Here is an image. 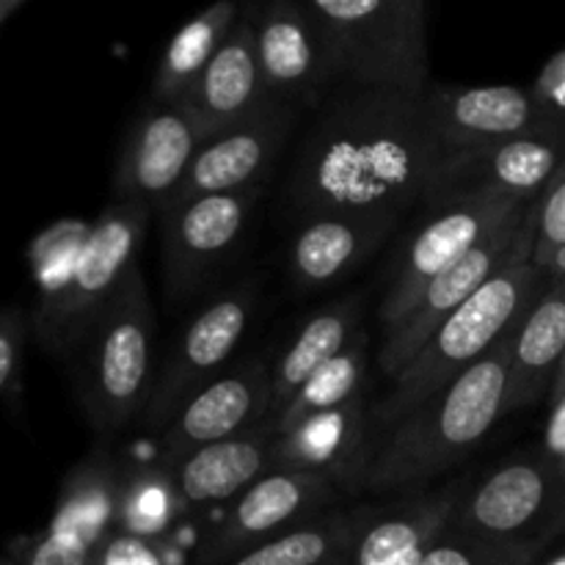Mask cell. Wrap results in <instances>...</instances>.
I'll return each instance as SVG.
<instances>
[{
  "label": "cell",
  "mask_w": 565,
  "mask_h": 565,
  "mask_svg": "<svg viewBox=\"0 0 565 565\" xmlns=\"http://www.w3.org/2000/svg\"><path fill=\"white\" fill-rule=\"evenodd\" d=\"M423 97L353 88L315 119L292 166L290 199L315 215H397L423 202L441 160Z\"/></svg>",
  "instance_id": "obj_1"
},
{
  "label": "cell",
  "mask_w": 565,
  "mask_h": 565,
  "mask_svg": "<svg viewBox=\"0 0 565 565\" xmlns=\"http://www.w3.org/2000/svg\"><path fill=\"white\" fill-rule=\"evenodd\" d=\"M516 329L508 331L483 362L390 428L370 458L364 489L373 494H395L430 483L461 463V458L489 436L502 414H508Z\"/></svg>",
  "instance_id": "obj_2"
},
{
  "label": "cell",
  "mask_w": 565,
  "mask_h": 565,
  "mask_svg": "<svg viewBox=\"0 0 565 565\" xmlns=\"http://www.w3.org/2000/svg\"><path fill=\"white\" fill-rule=\"evenodd\" d=\"M533 235L535 224L511 263L458 312H452L430 337L428 345L392 379V392L373 412L379 428H395L401 419L483 362L500 345L502 337L516 329L546 281V276L533 265Z\"/></svg>",
  "instance_id": "obj_3"
},
{
  "label": "cell",
  "mask_w": 565,
  "mask_h": 565,
  "mask_svg": "<svg viewBox=\"0 0 565 565\" xmlns=\"http://www.w3.org/2000/svg\"><path fill=\"white\" fill-rule=\"evenodd\" d=\"M152 353L154 312L136 268L72 356L77 397L97 434H116L147 408Z\"/></svg>",
  "instance_id": "obj_4"
},
{
  "label": "cell",
  "mask_w": 565,
  "mask_h": 565,
  "mask_svg": "<svg viewBox=\"0 0 565 565\" xmlns=\"http://www.w3.org/2000/svg\"><path fill=\"white\" fill-rule=\"evenodd\" d=\"M340 81L423 97L428 92V6L423 0H312Z\"/></svg>",
  "instance_id": "obj_5"
},
{
  "label": "cell",
  "mask_w": 565,
  "mask_h": 565,
  "mask_svg": "<svg viewBox=\"0 0 565 565\" xmlns=\"http://www.w3.org/2000/svg\"><path fill=\"white\" fill-rule=\"evenodd\" d=\"M152 207L136 202H110L92 221L70 281L58 301L44 312L31 315L39 345L53 356L72 359L88 331L121 290L127 276L138 268L143 235Z\"/></svg>",
  "instance_id": "obj_6"
},
{
  "label": "cell",
  "mask_w": 565,
  "mask_h": 565,
  "mask_svg": "<svg viewBox=\"0 0 565 565\" xmlns=\"http://www.w3.org/2000/svg\"><path fill=\"white\" fill-rule=\"evenodd\" d=\"M450 519L483 539L546 544L565 527V467L555 456L502 463L463 500L456 489Z\"/></svg>",
  "instance_id": "obj_7"
},
{
  "label": "cell",
  "mask_w": 565,
  "mask_h": 565,
  "mask_svg": "<svg viewBox=\"0 0 565 565\" xmlns=\"http://www.w3.org/2000/svg\"><path fill=\"white\" fill-rule=\"evenodd\" d=\"M563 160L565 136L561 132L513 138L467 152H447L430 174L423 202L434 210L478 199L535 204Z\"/></svg>",
  "instance_id": "obj_8"
},
{
  "label": "cell",
  "mask_w": 565,
  "mask_h": 565,
  "mask_svg": "<svg viewBox=\"0 0 565 565\" xmlns=\"http://www.w3.org/2000/svg\"><path fill=\"white\" fill-rule=\"evenodd\" d=\"M533 207L530 202H511V199H478V202L447 204L436 207L428 224L417 230L397 259V270L392 285L381 301V326L384 334L395 331L406 320L414 303L419 301L428 285L439 279L447 268L461 263L478 243L505 221L522 210Z\"/></svg>",
  "instance_id": "obj_9"
},
{
  "label": "cell",
  "mask_w": 565,
  "mask_h": 565,
  "mask_svg": "<svg viewBox=\"0 0 565 565\" xmlns=\"http://www.w3.org/2000/svg\"><path fill=\"white\" fill-rule=\"evenodd\" d=\"M254 298L257 296L252 285L235 287L207 303L188 323L149 392L147 408H143L149 428L163 430L193 395L221 379L218 373L246 337Z\"/></svg>",
  "instance_id": "obj_10"
},
{
  "label": "cell",
  "mask_w": 565,
  "mask_h": 565,
  "mask_svg": "<svg viewBox=\"0 0 565 565\" xmlns=\"http://www.w3.org/2000/svg\"><path fill=\"white\" fill-rule=\"evenodd\" d=\"M530 230H533V207L522 210L511 221H505L500 230H494L483 243H478L461 263H456L439 279L430 281L428 290L419 296L412 312L406 315V320L395 331L384 334L379 353L381 370L390 379H395L428 345V340L441 329V323L511 263Z\"/></svg>",
  "instance_id": "obj_11"
},
{
  "label": "cell",
  "mask_w": 565,
  "mask_h": 565,
  "mask_svg": "<svg viewBox=\"0 0 565 565\" xmlns=\"http://www.w3.org/2000/svg\"><path fill=\"white\" fill-rule=\"evenodd\" d=\"M204 132L185 103H154L127 132L114 171V202H136L163 213L185 182Z\"/></svg>",
  "instance_id": "obj_12"
},
{
  "label": "cell",
  "mask_w": 565,
  "mask_h": 565,
  "mask_svg": "<svg viewBox=\"0 0 565 565\" xmlns=\"http://www.w3.org/2000/svg\"><path fill=\"white\" fill-rule=\"evenodd\" d=\"M334 480L318 472H268L243 491L224 522L202 544L196 565H230L246 552L318 519L334 500Z\"/></svg>",
  "instance_id": "obj_13"
},
{
  "label": "cell",
  "mask_w": 565,
  "mask_h": 565,
  "mask_svg": "<svg viewBox=\"0 0 565 565\" xmlns=\"http://www.w3.org/2000/svg\"><path fill=\"white\" fill-rule=\"evenodd\" d=\"M254 22L259 66L274 103L312 105L340 81L337 55L323 22L301 0H276Z\"/></svg>",
  "instance_id": "obj_14"
},
{
  "label": "cell",
  "mask_w": 565,
  "mask_h": 565,
  "mask_svg": "<svg viewBox=\"0 0 565 565\" xmlns=\"http://www.w3.org/2000/svg\"><path fill=\"white\" fill-rule=\"evenodd\" d=\"M423 103L445 154L557 132L522 86H428Z\"/></svg>",
  "instance_id": "obj_15"
},
{
  "label": "cell",
  "mask_w": 565,
  "mask_h": 565,
  "mask_svg": "<svg viewBox=\"0 0 565 565\" xmlns=\"http://www.w3.org/2000/svg\"><path fill=\"white\" fill-rule=\"evenodd\" d=\"M259 188L213 193L163 210V270L171 298L191 296L230 257L248 224Z\"/></svg>",
  "instance_id": "obj_16"
},
{
  "label": "cell",
  "mask_w": 565,
  "mask_h": 565,
  "mask_svg": "<svg viewBox=\"0 0 565 565\" xmlns=\"http://www.w3.org/2000/svg\"><path fill=\"white\" fill-rule=\"evenodd\" d=\"M119 480L114 461L92 456L61 486L47 533L31 546L22 565H97L116 535Z\"/></svg>",
  "instance_id": "obj_17"
},
{
  "label": "cell",
  "mask_w": 565,
  "mask_h": 565,
  "mask_svg": "<svg viewBox=\"0 0 565 565\" xmlns=\"http://www.w3.org/2000/svg\"><path fill=\"white\" fill-rule=\"evenodd\" d=\"M270 367L252 359L193 395L160 436V467L171 469L207 445L235 439L268 423Z\"/></svg>",
  "instance_id": "obj_18"
},
{
  "label": "cell",
  "mask_w": 565,
  "mask_h": 565,
  "mask_svg": "<svg viewBox=\"0 0 565 565\" xmlns=\"http://www.w3.org/2000/svg\"><path fill=\"white\" fill-rule=\"evenodd\" d=\"M185 105L196 116L207 141L279 105L270 97L263 66H259L252 20L241 17V22L232 28L226 42L213 55L196 86L191 88Z\"/></svg>",
  "instance_id": "obj_19"
},
{
  "label": "cell",
  "mask_w": 565,
  "mask_h": 565,
  "mask_svg": "<svg viewBox=\"0 0 565 565\" xmlns=\"http://www.w3.org/2000/svg\"><path fill=\"white\" fill-rule=\"evenodd\" d=\"M364 401L318 414L298 428L276 436L270 472H318L342 489H364L373 445Z\"/></svg>",
  "instance_id": "obj_20"
},
{
  "label": "cell",
  "mask_w": 565,
  "mask_h": 565,
  "mask_svg": "<svg viewBox=\"0 0 565 565\" xmlns=\"http://www.w3.org/2000/svg\"><path fill=\"white\" fill-rule=\"evenodd\" d=\"M290 116L292 108L274 105L257 119L204 141L171 204L213 196V193H237L259 188L270 163L279 154L281 143H285L287 130H290Z\"/></svg>",
  "instance_id": "obj_21"
},
{
  "label": "cell",
  "mask_w": 565,
  "mask_h": 565,
  "mask_svg": "<svg viewBox=\"0 0 565 565\" xmlns=\"http://www.w3.org/2000/svg\"><path fill=\"white\" fill-rule=\"evenodd\" d=\"M397 215H315L290 246V276L301 290H323L362 268L395 232Z\"/></svg>",
  "instance_id": "obj_22"
},
{
  "label": "cell",
  "mask_w": 565,
  "mask_h": 565,
  "mask_svg": "<svg viewBox=\"0 0 565 565\" xmlns=\"http://www.w3.org/2000/svg\"><path fill=\"white\" fill-rule=\"evenodd\" d=\"M276 434L268 425L235 436V439L207 445L182 458L177 467L166 469L171 475L177 494L185 511L241 497L257 480L270 472V452Z\"/></svg>",
  "instance_id": "obj_23"
},
{
  "label": "cell",
  "mask_w": 565,
  "mask_h": 565,
  "mask_svg": "<svg viewBox=\"0 0 565 565\" xmlns=\"http://www.w3.org/2000/svg\"><path fill=\"white\" fill-rule=\"evenodd\" d=\"M565 359V281L541 290L513 337L508 412L533 406L555 386Z\"/></svg>",
  "instance_id": "obj_24"
},
{
  "label": "cell",
  "mask_w": 565,
  "mask_h": 565,
  "mask_svg": "<svg viewBox=\"0 0 565 565\" xmlns=\"http://www.w3.org/2000/svg\"><path fill=\"white\" fill-rule=\"evenodd\" d=\"M359 318H362V298H351V301L331 303L298 329L279 362L270 367V408L265 425L274 423L290 406L292 397L320 367L345 351L348 342L359 334Z\"/></svg>",
  "instance_id": "obj_25"
},
{
  "label": "cell",
  "mask_w": 565,
  "mask_h": 565,
  "mask_svg": "<svg viewBox=\"0 0 565 565\" xmlns=\"http://www.w3.org/2000/svg\"><path fill=\"white\" fill-rule=\"evenodd\" d=\"M456 489L395 505L364 524L348 565H423L425 552L445 530Z\"/></svg>",
  "instance_id": "obj_26"
},
{
  "label": "cell",
  "mask_w": 565,
  "mask_h": 565,
  "mask_svg": "<svg viewBox=\"0 0 565 565\" xmlns=\"http://www.w3.org/2000/svg\"><path fill=\"white\" fill-rule=\"evenodd\" d=\"M241 14L237 3H215L202 14L191 17L171 36L154 72V103H185L232 28L241 22Z\"/></svg>",
  "instance_id": "obj_27"
},
{
  "label": "cell",
  "mask_w": 565,
  "mask_h": 565,
  "mask_svg": "<svg viewBox=\"0 0 565 565\" xmlns=\"http://www.w3.org/2000/svg\"><path fill=\"white\" fill-rule=\"evenodd\" d=\"M364 516H318L230 565H348L364 530Z\"/></svg>",
  "instance_id": "obj_28"
},
{
  "label": "cell",
  "mask_w": 565,
  "mask_h": 565,
  "mask_svg": "<svg viewBox=\"0 0 565 565\" xmlns=\"http://www.w3.org/2000/svg\"><path fill=\"white\" fill-rule=\"evenodd\" d=\"M367 345L370 337L364 331H359L351 342L345 345V351L337 353L326 367H320L307 384L301 386L296 397L290 401V406L268 425L276 436L287 434V430L298 428L307 419L318 417V414L334 412V408L348 406V403L359 401L362 397V384H364V367H367Z\"/></svg>",
  "instance_id": "obj_29"
},
{
  "label": "cell",
  "mask_w": 565,
  "mask_h": 565,
  "mask_svg": "<svg viewBox=\"0 0 565 565\" xmlns=\"http://www.w3.org/2000/svg\"><path fill=\"white\" fill-rule=\"evenodd\" d=\"M185 511L177 494L171 475L163 467L132 469L119 480V505H116V533L125 539L152 541L169 533L180 513Z\"/></svg>",
  "instance_id": "obj_30"
},
{
  "label": "cell",
  "mask_w": 565,
  "mask_h": 565,
  "mask_svg": "<svg viewBox=\"0 0 565 565\" xmlns=\"http://www.w3.org/2000/svg\"><path fill=\"white\" fill-rule=\"evenodd\" d=\"M92 224L77 218H66L44 230L36 241L28 248V259H31V276L36 285V307L33 315L44 312L58 301L64 292L66 281H70L72 268H75L81 248L86 243Z\"/></svg>",
  "instance_id": "obj_31"
},
{
  "label": "cell",
  "mask_w": 565,
  "mask_h": 565,
  "mask_svg": "<svg viewBox=\"0 0 565 565\" xmlns=\"http://www.w3.org/2000/svg\"><path fill=\"white\" fill-rule=\"evenodd\" d=\"M541 550L544 544L483 539L447 519L445 530L425 552L423 565H533L541 557Z\"/></svg>",
  "instance_id": "obj_32"
},
{
  "label": "cell",
  "mask_w": 565,
  "mask_h": 565,
  "mask_svg": "<svg viewBox=\"0 0 565 565\" xmlns=\"http://www.w3.org/2000/svg\"><path fill=\"white\" fill-rule=\"evenodd\" d=\"M533 265L544 274L550 259L565 246V160L533 204Z\"/></svg>",
  "instance_id": "obj_33"
},
{
  "label": "cell",
  "mask_w": 565,
  "mask_h": 565,
  "mask_svg": "<svg viewBox=\"0 0 565 565\" xmlns=\"http://www.w3.org/2000/svg\"><path fill=\"white\" fill-rule=\"evenodd\" d=\"M28 320L22 309H0V392L17 390L25 351Z\"/></svg>",
  "instance_id": "obj_34"
},
{
  "label": "cell",
  "mask_w": 565,
  "mask_h": 565,
  "mask_svg": "<svg viewBox=\"0 0 565 565\" xmlns=\"http://www.w3.org/2000/svg\"><path fill=\"white\" fill-rule=\"evenodd\" d=\"M530 92H533L539 108L544 110L552 130L565 136V50L544 66Z\"/></svg>",
  "instance_id": "obj_35"
},
{
  "label": "cell",
  "mask_w": 565,
  "mask_h": 565,
  "mask_svg": "<svg viewBox=\"0 0 565 565\" xmlns=\"http://www.w3.org/2000/svg\"><path fill=\"white\" fill-rule=\"evenodd\" d=\"M544 276L546 281H565V246L550 259V265L544 268Z\"/></svg>",
  "instance_id": "obj_36"
},
{
  "label": "cell",
  "mask_w": 565,
  "mask_h": 565,
  "mask_svg": "<svg viewBox=\"0 0 565 565\" xmlns=\"http://www.w3.org/2000/svg\"><path fill=\"white\" fill-rule=\"evenodd\" d=\"M552 401H555V406H557V403L565 401V359L561 364V373H557L555 386H552Z\"/></svg>",
  "instance_id": "obj_37"
},
{
  "label": "cell",
  "mask_w": 565,
  "mask_h": 565,
  "mask_svg": "<svg viewBox=\"0 0 565 565\" xmlns=\"http://www.w3.org/2000/svg\"><path fill=\"white\" fill-rule=\"evenodd\" d=\"M22 6V0H0V25Z\"/></svg>",
  "instance_id": "obj_38"
},
{
  "label": "cell",
  "mask_w": 565,
  "mask_h": 565,
  "mask_svg": "<svg viewBox=\"0 0 565 565\" xmlns=\"http://www.w3.org/2000/svg\"><path fill=\"white\" fill-rule=\"evenodd\" d=\"M533 565H565V550L561 552V555L550 557V561H535Z\"/></svg>",
  "instance_id": "obj_39"
}]
</instances>
